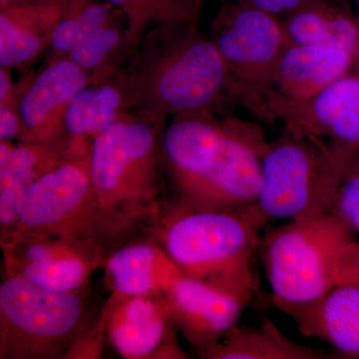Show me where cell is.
Returning <instances> with one entry per match:
<instances>
[{
    "label": "cell",
    "instance_id": "d4e9b609",
    "mask_svg": "<svg viewBox=\"0 0 359 359\" xmlns=\"http://www.w3.org/2000/svg\"><path fill=\"white\" fill-rule=\"evenodd\" d=\"M156 252L148 243L125 245L108 259L107 271L116 292L128 297L146 295L154 287Z\"/></svg>",
    "mask_w": 359,
    "mask_h": 359
},
{
    "label": "cell",
    "instance_id": "7a4b0ae2",
    "mask_svg": "<svg viewBox=\"0 0 359 359\" xmlns=\"http://www.w3.org/2000/svg\"><path fill=\"white\" fill-rule=\"evenodd\" d=\"M132 112L168 121L196 112L228 114L240 90L200 25L153 27L118 71Z\"/></svg>",
    "mask_w": 359,
    "mask_h": 359
},
{
    "label": "cell",
    "instance_id": "9c48e42d",
    "mask_svg": "<svg viewBox=\"0 0 359 359\" xmlns=\"http://www.w3.org/2000/svg\"><path fill=\"white\" fill-rule=\"evenodd\" d=\"M259 119L318 137L348 163L359 150V61L318 95L290 101L259 94L248 108Z\"/></svg>",
    "mask_w": 359,
    "mask_h": 359
},
{
    "label": "cell",
    "instance_id": "4fadbf2b",
    "mask_svg": "<svg viewBox=\"0 0 359 359\" xmlns=\"http://www.w3.org/2000/svg\"><path fill=\"white\" fill-rule=\"evenodd\" d=\"M67 0H13L0 6V67L30 65L50 47Z\"/></svg>",
    "mask_w": 359,
    "mask_h": 359
},
{
    "label": "cell",
    "instance_id": "ba28073f",
    "mask_svg": "<svg viewBox=\"0 0 359 359\" xmlns=\"http://www.w3.org/2000/svg\"><path fill=\"white\" fill-rule=\"evenodd\" d=\"M91 318L75 292H52L8 273L0 285L1 358H55L81 339Z\"/></svg>",
    "mask_w": 359,
    "mask_h": 359
},
{
    "label": "cell",
    "instance_id": "4dcf8cb0",
    "mask_svg": "<svg viewBox=\"0 0 359 359\" xmlns=\"http://www.w3.org/2000/svg\"><path fill=\"white\" fill-rule=\"evenodd\" d=\"M13 1V0H0V6L1 4H7V2Z\"/></svg>",
    "mask_w": 359,
    "mask_h": 359
},
{
    "label": "cell",
    "instance_id": "30bf717a",
    "mask_svg": "<svg viewBox=\"0 0 359 359\" xmlns=\"http://www.w3.org/2000/svg\"><path fill=\"white\" fill-rule=\"evenodd\" d=\"M210 37L245 97L269 89L287 47L280 18L238 1L224 2L211 23Z\"/></svg>",
    "mask_w": 359,
    "mask_h": 359
},
{
    "label": "cell",
    "instance_id": "603a6c76",
    "mask_svg": "<svg viewBox=\"0 0 359 359\" xmlns=\"http://www.w3.org/2000/svg\"><path fill=\"white\" fill-rule=\"evenodd\" d=\"M122 14L107 0H67L65 13L49 47V59L66 57L90 33Z\"/></svg>",
    "mask_w": 359,
    "mask_h": 359
},
{
    "label": "cell",
    "instance_id": "7c38bea8",
    "mask_svg": "<svg viewBox=\"0 0 359 359\" xmlns=\"http://www.w3.org/2000/svg\"><path fill=\"white\" fill-rule=\"evenodd\" d=\"M167 276L166 302L172 320L198 353L223 339L247 308L235 297L182 273L171 262Z\"/></svg>",
    "mask_w": 359,
    "mask_h": 359
},
{
    "label": "cell",
    "instance_id": "8992f818",
    "mask_svg": "<svg viewBox=\"0 0 359 359\" xmlns=\"http://www.w3.org/2000/svg\"><path fill=\"white\" fill-rule=\"evenodd\" d=\"M346 166L323 139L285 128L269 142L261 190L245 212L261 231L278 219L332 212Z\"/></svg>",
    "mask_w": 359,
    "mask_h": 359
},
{
    "label": "cell",
    "instance_id": "5b68a950",
    "mask_svg": "<svg viewBox=\"0 0 359 359\" xmlns=\"http://www.w3.org/2000/svg\"><path fill=\"white\" fill-rule=\"evenodd\" d=\"M89 155L67 152L33 185L2 245L25 236H49L104 257L140 228L101 204L90 178Z\"/></svg>",
    "mask_w": 359,
    "mask_h": 359
},
{
    "label": "cell",
    "instance_id": "ac0fdd59",
    "mask_svg": "<svg viewBox=\"0 0 359 359\" xmlns=\"http://www.w3.org/2000/svg\"><path fill=\"white\" fill-rule=\"evenodd\" d=\"M67 154L66 146L20 142L0 163L1 242L11 235L33 185Z\"/></svg>",
    "mask_w": 359,
    "mask_h": 359
},
{
    "label": "cell",
    "instance_id": "5bb4252c",
    "mask_svg": "<svg viewBox=\"0 0 359 359\" xmlns=\"http://www.w3.org/2000/svg\"><path fill=\"white\" fill-rule=\"evenodd\" d=\"M358 61L359 58L344 49L287 45L276 62L269 89L257 94L308 100L346 74Z\"/></svg>",
    "mask_w": 359,
    "mask_h": 359
},
{
    "label": "cell",
    "instance_id": "6da1fadb",
    "mask_svg": "<svg viewBox=\"0 0 359 359\" xmlns=\"http://www.w3.org/2000/svg\"><path fill=\"white\" fill-rule=\"evenodd\" d=\"M269 142L261 125L231 114L174 116L161 146L175 201L197 209L247 211L261 190Z\"/></svg>",
    "mask_w": 359,
    "mask_h": 359
},
{
    "label": "cell",
    "instance_id": "f546056e",
    "mask_svg": "<svg viewBox=\"0 0 359 359\" xmlns=\"http://www.w3.org/2000/svg\"><path fill=\"white\" fill-rule=\"evenodd\" d=\"M355 4H356V13H355V18L356 20H358V25H359V0H355Z\"/></svg>",
    "mask_w": 359,
    "mask_h": 359
},
{
    "label": "cell",
    "instance_id": "4316f807",
    "mask_svg": "<svg viewBox=\"0 0 359 359\" xmlns=\"http://www.w3.org/2000/svg\"><path fill=\"white\" fill-rule=\"evenodd\" d=\"M337 285L342 283H359V243H349L340 252L337 261Z\"/></svg>",
    "mask_w": 359,
    "mask_h": 359
},
{
    "label": "cell",
    "instance_id": "83f0119b",
    "mask_svg": "<svg viewBox=\"0 0 359 359\" xmlns=\"http://www.w3.org/2000/svg\"><path fill=\"white\" fill-rule=\"evenodd\" d=\"M20 98V97H18ZM18 98L0 103V140L13 141L20 134V117Z\"/></svg>",
    "mask_w": 359,
    "mask_h": 359
},
{
    "label": "cell",
    "instance_id": "44dd1931",
    "mask_svg": "<svg viewBox=\"0 0 359 359\" xmlns=\"http://www.w3.org/2000/svg\"><path fill=\"white\" fill-rule=\"evenodd\" d=\"M136 50L127 39L124 14L90 33L66 57L90 76V83L109 79Z\"/></svg>",
    "mask_w": 359,
    "mask_h": 359
},
{
    "label": "cell",
    "instance_id": "1f68e13d",
    "mask_svg": "<svg viewBox=\"0 0 359 359\" xmlns=\"http://www.w3.org/2000/svg\"><path fill=\"white\" fill-rule=\"evenodd\" d=\"M223 2L233 1V0H221Z\"/></svg>",
    "mask_w": 359,
    "mask_h": 359
},
{
    "label": "cell",
    "instance_id": "cb8c5ba5",
    "mask_svg": "<svg viewBox=\"0 0 359 359\" xmlns=\"http://www.w3.org/2000/svg\"><path fill=\"white\" fill-rule=\"evenodd\" d=\"M99 262L84 254L65 255L14 266L8 269V273L23 276L34 285L52 292H76L86 283L90 271Z\"/></svg>",
    "mask_w": 359,
    "mask_h": 359
},
{
    "label": "cell",
    "instance_id": "9a60e30c",
    "mask_svg": "<svg viewBox=\"0 0 359 359\" xmlns=\"http://www.w3.org/2000/svg\"><path fill=\"white\" fill-rule=\"evenodd\" d=\"M285 313L304 337L327 342L341 358H359V283H339L318 301Z\"/></svg>",
    "mask_w": 359,
    "mask_h": 359
},
{
    "label": "cell",
    "instance_id": "2e32d148",
    "mask_svg": "<svg viewBox=\"0 0 359 359\" xmlns=\"http://www.w3.org/2000/svg\"><path fill=\"white\" fill-rule=\"evenodd\" d=\"M175 325L167 302L142 297L125 302L111 320L109 339L118 353L127 358H144L167 351L183 358L172 339Z\"/></svg>",
    "mask_w": 359,
    "mask_h": 359
},
{
    "label": "cell",
    "instance_id": "7402d4cb",
    "mask_svg": "<svg viewBox=\"0 0 359 359\" xmlns=\"http://www.w3.org/2000/svg\"><path fill=\"white\" fill-rule=\"evenodd\" d=\"M126 20L127 39L135 49L144 35L160 26L200 25L207 0H107Z\"/></svg>",
    "mask_w": 359,
    "mask_h": 359
},
{
    "label": "cell",
    "instance_id": "ffe728a7",
    "mask_svg": "<svg viewBox=\"0 0 359 359\" xmlns=\"http://www.w3.org/2000/svg\"><path fill=\"white\" fill-rule=\"evenodd\" d=\"M199 355L212 359L341 358L337 351L316 349L294 341L269 318L256 327L236 325L219 342Z\"/></svg>",
    "mask_w": 359,
    "mask_h": 359
},
{
    "label": "cell",
    "instance_id": "e0dca14e",
    "mask_svg": "<svg viewBox=\"0 0 359 359\" xmlns=\"http://www.w3.org/2000/svg\"><path fill=\"white\" fill-rule=\"evenodd\" d=\"M130 112L131 104L118 71L109 79L82 87L66 112L68 149L89 153L97 135Z\"/></svg>",
    "mask_w": 359,
    "mask_h": 359
},
{
    "label": "cell",
    "instance_id": "8fae6325",
    "mask_svg": "<svg viewBox=\"0 0 359 359\" xmlns=\"http://www.w3.org/2000/svg\"><path fill=\"white\" fill-rule=\"evenodd\" d=\"M90 83V76L67 57L49 59L36 75L22 80L18 98V140L67 146L65 116L75 94Z\"/></svg>",
    "mask_w": 359,
    "mask_h": 359
},
{
    "label": "cell",
    "instance_id": "484cf974",
    "mask_svg": "<svg viewBox=\"0 0 359 359\" xmlns=\"http://www.w3.org/2000/svg\"><path fill=\"white\" fill-rule=\"evenodd\" d=\"M332 212L359 231V150L346 164Z\"/></svg>",
    "mask_w": 359,
    "mask_h": 359
},
{
    "label": "cell",
    "instance_id": "d6986e66",
    "mask_svg": "<svg viewBox=\"0 0 359 359\" xmlns=\"http://www.w3.org/2000/svg\"><path fill=\"white\" fill-rule=\"evenodd\" d=\"M280 22L287 45L344 49L359 58L358 20L332 0H309Z\"/></svg>",
    "mask_w": 359,
    "mask_h": 359
},
{
    "label": "cell",
    "instance_id": "277c9868",
    "mask_svg": "<svg viewBox=\"0 0 359 359\" xmlns=\"http://www.w3.org/2000/svg\"><path fill=\"white\" fill-rule=\"evenodd\" d=\"M168 121L130 112L97 135L90 147V178L104 207L140 226L166 211L161 136Z\"/></svg>",
    "mask_w": 359,
    "mask_h": 359
},
{
    "label": "cell",
    "instance_id": "f1b7e54d",
    "mask_svg": "<svg viewBox=\"0 0 359 359\" xmlns=\"http://www.w3.org/2000/svg\"><path fill=\"white\" fill-rule=\"evenodd\" d=\"M238 4L283 18L309 0H236Z\"/></svg>",
    "mask_w": 359,
    "mask_h": 359
},
{
    "label": "cell",
    "instance_id": "52a82bcc",
    "mask_svg": "<svg viewBox=\"0 0 359 359\" xmlns=\"http://www.w3.org/2000/svg\"><path fill=\"white\" fill-rule=\"evenodd\" d=\"M356 231L332 212L290 219L261 238L259 254L273 304L287 313L320 299L337 285L340 252Z\"/></svg>",
    "mask_w": 359,
    "mask_h": 359
},
{
    "label": "cell",
    "instance_id": "3957f363",
    "mask_svg": "<svg viewBox=\"0 0 359 359\" xmlns=\"http://www.w3.org/2000/svg\"><path fill=\"white\" fill-rule=\"evenodd\" d=\"M157 226L170 262L182 273L245 306L256 297L261 230L247 212L197 209L175 201Z\"/></svg>",
    "mask_w": 359,
    "mask_h": 359
}]
</instances>
